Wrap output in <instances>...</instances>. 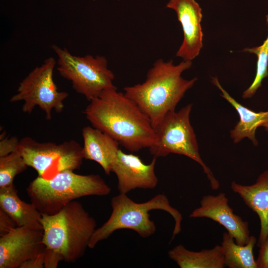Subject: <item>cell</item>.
<instances>
[{
	"label": "cell",
	"mask_w": 268,
	"mask_h": 268,
	"mask_svg": "<svg viewBox=\"0 0 268 268\" xmlns=\"http://www.w3.org/2000/svg\"><path fill=\"white\" fill-rule=\"evenodd\" d=\"M84 113L92 127L131 152L149 148L155 142V130L149 119L116 87L105 89L91 100Z\"/></svg>",
	"instance_id": "6da1fadb"
},
{
	"label": "cell",
	"mask_w": 268,
	"mask_h": 268,
	"mask_svg": "<svg viewBox=\"0 0 268 268\" xmlns=\"http://www.w3.org/2000/svg\"><path fill=\"white\" fill-rule=\"evenodd\" d=\"M192 65L191 61L175 65L172 60H157L148 70L145 80L124 88L125 95L133 100L148 117L154 128L176 107L198 78L188 80L182 73Z\"/></svg>",
	"instance_id": "7a4b0ae2"
},
{
	"label": "cell",
	"mask_w": 268,
	"mask_h": 268,
	"mask_svg": "<svg viewBox=\"0 0 268 268\" xmlns=\"http://www.w3.org/2000/svg\"><path fill=\"white\" fill-rule=\"evenodd\" d=\"M43 243L60 254L67 263H74L85 254L96 222L82 205L72 201L58 212L42 214Z\"/></svg>",
	"instance_id": "3957f363"
},
{
	"label": "cell",
	"mask_w": 268,
	"mask_h": 268,
	"mask_svg": "<svg viewBox=\"0 0 268 268\" xmlns=\"http://www.w3.org/2000/svg\"><path fill=\"white\" fill-rule=\"evenodd\" d=\"M112 208L108 219L96 229L89 243L93 249L100 241L107 239L116 230L121 229L135 231L143 238L148 237L156 231L154 222L150 218L149 211L160 209L167 212L174 220L172 240L181 231L182 214L170 204L166 196L156 195L150 200L141 203L136 202L126 194H121L113 197L111 201Z\"/></svg>",
	"instance_id": "277c9868"
},
{
	"label": "cell",
	"mask_w": 268,
	"mask_h": 268,
	"mask_svg": "<svg viewBox=\"0 0 268 268\" xmlns=\"http://www.w3.org/2000/svg\"><path fill=\"white\" fill-rule=\"evenodd\" d=\"M111 188L97 174L80 175L71 170L50 179L38 176L26 189L30 201L42 214H54L81 197L109 195Z\"/></svg>",
	"instance_id": "5b68a950"
},
{
	"label": "cell",
	"mask_w": 268,
	"mask_h": 268,
	"mask_svg": "<svg viewBox=\"0 0 268 268\" xmlns=\"http://www.w3.org/2000/svg\"><path fill=\"white\" fill-rule=\"evenodd\" d=\"M192 108V104H189L178 111L167 113L154 128L156 140L149 151L156 158L174 153L191 158L201 165L211 189L216 191L220 184L200 156L196 135L190 120Z\"/></svg>",
	"instance_id": "8992f818"
},
{
	"label": "cell",
	"mask_w": 268,
	"mask_h": 268,
	"mask_svg": "<svg viewBox=\"0 0 268 268\" xmlns=\"http://www.w3.org/2000/svg\"><path fill=\"white\" fill-rule=\"evenodd\" d=\"M58 57L57 68L61 76L70 81L74 90L90 101L105 89L115 87V76L108 67L105 57L72 55L67 49L53 45Z\"/></svg>",
	"instance_id": "52a82bcc"
},
{
	"label": "cell",
	"mask_w": 268,
	"mask_h": 268,
	"mask_svg": "<svg viewBox=\"0 0 268 268\" xmlns=\"http://www.w3.org/2000/svg\"><path fill=\"white\" fill-rule=\"evenodd\" d=\"M18 151L28 166L45 179L64 171L78 169L83 159L82 147L73 140L57 144L25 137L20 140Z\"/></svg>",
	"instance_id": "ba28073f"
},
{
	"label": "cell",
	"mask_w": 268,
	"mask_h": 268,
	"mask_svg": "<svg viewBox=\"0 0 268 268\" xmlns=\"http://www.w3.org/2000/svg\"><path fill=\"white\" fill-rule=\"evenodd\" d=\"M56 64L53 57L46 59L43 64L33 69L19 83L17 93L9 99L11 103L22 101V111L30 114L39 107L47 120L52 118L53 110L61 113L64 108V101L68 93L59 91L53 80Z\"/></svg>",
	"instance_id": "9c48e42d"
},
{
	"label": "cell",
	"mask_w": 268,
	"mask_h": 268,
	"mask_svg": "<svg viewBox=\"0 0 268 268\" xmlns=\"http://www.w3.org/2000/svg\"><path fill=\"white\" fill-rule=\"evenodd\" d=\"M43 229L16 226L0 238V268H19L43 252Z\"/></svg>",
	"instance_id": "30bf717a"
},
{
	"label": "cell",
	"mask_w": 268,
	"mask_h": 268,
	"mask_svg": "<svg viewBox=\"0 0 268 268\" xmlns=\"http://www.w3.org/2000/svg\"><path fill=\"white\" fill-rule=\"evenodd\" d=\"M200 204L190 217L210 219L223 226L237 244L245 245L248 243L251 237L248 222L234 212L225 194L205 195Z\"/></svg>",
	"instance_id": "8fae6325"
},
{
	"label": "cell",
	"mask_w": 268,
	"mask_h": 268,
	"mask_svg": "<svg viewBox=\"0 0 268 268\" xmlns=\"http://www.w3.org/2000/svg\"><path fill=\"white\" fill-rule=\"evenodd\" d=\"M166 7L176 12L183 31V41L176 56L192 61L198 56L203 46L202 9L196 0H169Z\"/></svg>",
	"instance_id": "7c38bea8"
},
{
	"label": "cell",
	"mask_w": 268,
	"mask_h": 268,
	"mask_svg": "<svg viewBox=\"0 0 268 268\" xmlns=\"http://www.w3.org/2000/svg\"><path fill=\"white\" fill-rule=\"evenodd\" d=\"M156 158L154 157L146 164L138 156L125 153L120 149L112 170L117 177L120 193L127 194L137 188H155L158 183L155 172Z\"/></svg>",
	"instance_id": "4fadbf2b"
},
{
	"label": "cell",
	"mask_w": 268,
	"mask_h": 268,
	"mask_svg": "<svg viewBox=\"0 0 268 268\" xmlns=\"http://www.w3.org/2000/svg\"><path fill=\"white\" fill-rule=\"evenodd\" d=\"M83 159L94 161L109 175L120 150L119 143L109 135L91 126L82 130Z\"/></svg>",
	"instance_id": "5bb4252c"
},
{
	"label": "cell",
	"mask_w": 268,
	"mask_h": 268,
	"mask_svg": "<svg viewBox=\"0 0 268 268\" xmlns=\"http://www.w3.org/2000/svg\"><path fill=\"white\" fill-rule=\"evenodd\" d=\"M231 188L259 217L261 229L257 242L259 247L268 235V170L261 174L253 185H243L233 181Z\"/></svg>",
	"instance_id": "9a60e30c"
},
{
	"label": "cell",
	"mask_w": 268,
	"mask_h": 268,
	"mask_svg": "<svg viewBox=\"0 0 268 268\" xmlns=\"http://www.w3.org/2000/svg\"><path fill=\"white\" fill-rule=\"evenodd\" d=\"M211 82L221 91V96L235 108L239 116V121L230 132V135L234 143H238L245 138L251 140L257 146L258 141L256 132L260 127L268 122V111L255 112L237 102L222 87L216 77H211Z\"/></svg>",
	"instance_id": "2e32d148"
},
{
	"label": "cell",
	"mask_w": 268,
	"mask_h": 268,
	"mask_svg": "<svg viewBox=\"0 0 268 268\" xmlns=\"http://www.w3.org/2000/svg\"><path fill=\"white\" fill-rule=\"evenodd\" d=\"M0 209L7 214L17 226H29L43 229L42 213L31 202L20 199L14 184L0 188Z\"/></svg>",
	"instance_id": "e0dca14e"
},
{
	"label": "cell",
	"mask_w": 268,
	"mask_h": 268,
	"mask_svg": "<svg viewBox=\"0 0 268 268\" xmlns=\"http://www.w3.org/2000/svg\"><path fill=\"white\" fill-rule=\"evenodd\" d=\"M170 259L181 268H223L224 254L221 245L195 252L179 244L168 253Z\"/></svg>",
	"instance_id": "ac0fdd59"
},
{
	"label": "cell",
	"mask_w": 268,
	"mask_h": 268,
	"mask_svg": "<svg viewBox=\"0 0 268 268\" xmlns=\"http://www.w3.org/2000/svg\"><path fill=\"white\" fill-rule=\"evenodd\" d=\"M257 239L251 236L245 245L237 244L234 239L227 232L222 235L221 246L224 254L225 267L229 268H257L253 250Z\"/></svg>",
	"instance_id": "d6986e66"
},
{
	"label": "cell",
	"mask_w": 268,
	"mask_h": 268,
	"mask_svg": "<svg viewBox=\"0 0 268 268\" xmlns=\"http://www.w3.org/2000/svg\"><path fill=\"white\" fill-rule=\"evenodd\" d=\"M268 26V15L266 16ZM243 52L254 54L257 56V70L255 79L251 85L242 94V98H252L261 86L263 80L268 76V36L263 44L258 47L245 48Z\"/></svg>",
	"instance_id": "ffe728a7"
},
{
	"label": "cell",
	"mask_w": 268,
	"mask_h": 268,
	"mask_svg": "<svg viewBox=\"0 0 268 268\" xmlns=\"http://www.w3.org/2000/svg\"><path fill=\"white\" fill-rule=\"evenodd\" d=\"M27 167L19 151L0 157V188L13 185L15 177Z\"/></svg>",
	"instance_id": "44dd1931"
},
{
	"label": "cell",
	"mask_w": 268,
	"mask_h": 268,
	"mask_svg": "<svg viewBox=\"0 0 268 268\" xmlns=\"http://www.w3.org/2000/svg\"><path fill=\"white\" fill-rule=\"evenodd\" d=\"M0 137V157L18 151L20 140L16 137H8L4 133Z\"/></svg>",
	"instance_id": "7402d4cb"
},
{
	"label": "cell",
	"mask_w": 268,
	"mask_h": 268,
	"mask_svg": "<svg viewBox=\"0 0 268 268\" xmlns=\"http://www.w3.org/2000/svg\"><path fill=\"white\" fill-rule=\"evenodd\" d=\"M61 261H64V259L60 254L45 247L44 268H56Z\"/></svg>",
	"instance_id": "603a6c76"
},
{
	"label": "cell",
	"mask_w": 268,
	"mask_h": 268,
	"mask_svg": "<svg viewBox=\"0 0 268 268\" xmlns=\"http://www.w3.org/2000/svg\"><path fill=\"white\" fill-rule=\"evenodd\" d=\"M16 226L13 220L0 209V236L4 235Z\"/></svg>",
	"instance_id": "cb8c5ba5"
},
{
	"label": "cell",
	"mask_w": 268,
	"mask_h": 268,
	"mask_svg": "<svg viewBox=\"0 0 268 268\" xmlns=\"http://www.w3.org/2000/svg\"><path fill=\"white\" fill-rule=\"evenodd\" d=\"M259 248V255L256 260L257 268H268V235Z\"/></svg>",
	"instance_id": "d4e9b609"
},
{
	"label": "cell",
	"mask_w": 268,
	"mask_h": 268,
	"mask_svg": "<svg viewBox=\"0 0 268 268\" xmlns=\"http://www.w3.org/2000/svg\"><path fill=\"white\" fill-rule=\"evenodd\" d=\"M45 250L43 252L24 262L19 268H44Z\"/></svg>",
	"instance_id": "484cf974"
},
{
	"label": "cell",
	"mask_w": 268,
	"mask_h": 268,
	"mask_svg": "<svg viewBox=\"0 0 268 268\" xmlns=\"http://www.w3.org/2000/svg\"><path fill=\"white\" fill-rule=\"evenodd\" d=\"M263 127L265 128V130L267 132L268 134V122L265 124Z\"/></svg>",
	"instance_id": "4316f807"
},
{
	"label": "cell",
	"mask_w": 268,
	"mask_h": 268,
	"mask_svg": "<svg viewBox=\"0 0 268 268\" xmlns=\"http://www.w3.org/2000/svg\"></svg>",
	"instance_id": "83f0119b"
}]
</instances>
